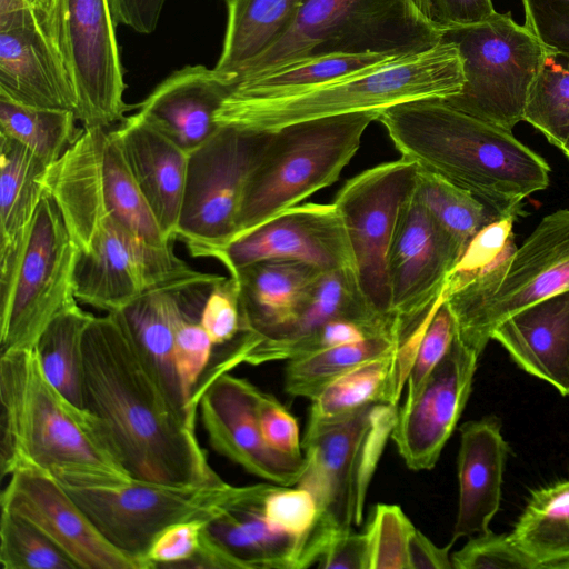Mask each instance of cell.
Masks as SVG:
<instances>
[{
  "mask_svg": "<svg viewBox=\"0 0 569 569\" xmlns=\"http://www.w3.org/2000/svg\"><path fill=\"white\" fill-rule=\"evenodd\" d=\"M84 409L134 480L176 486L223 481L196 432L197 413L170 395L117 312L93 317L83 336Z\"/></svg>",
  "mask_w": 569,
  "mask_h": 569,
  "instance_id": "obj_1",
  "label": "cell"
},
{
  "mask_svg": "<svg viewBox=\"0 0 569 569\" xmlns=\"http://www.w3.org/2000/svg\"><path fill=\"white\" fill-rule=\"evenodd\" d=\"M401 157L469 191L500 217L516 218L521 201L545 190L550 167L511 131L452 107L419 99L377 117Z\"/></svg>",
  "mask_w": 569,
  "mask_h": 569,
  "instance_id": "obj_2",
  "label": "cell"
},
{
  "mask_svg": "<svg viewBox=\"0 0 569 569\" xmlns=\"http://www.w3.org/2000/svg\"><path fill=\"white\" fill-rule=\"evenodd\" d=\"M46 186L78 249L73 273L77 300L114 312L153 288L200 272L174 253L173 243L154 246L144 241L106 206L86 128L49 167Z\"/></svg>",
  "mask_w": 569,
  "mask_h": 569,
  "instance_id": "obj_3",
  "label": "cell"
},
{
  "mask_svg": "<svg viewBox=\"0 0 569 569\" xmlns=\"http://www.w3.org/2000/svg\"><path fill=\"white\" fill-rule=\"evenodd\" d=\"M0 401L2 478L33 466L63 486L132 480L98 420L49 381L34 348L1 352Z\"/></svg>",
  "mask_w": 569,
  "mask_h": 569,
  "instance_id": "obj_4",
  "label": "cell"
},
{
  "mask_svg": "<svg viewBox=\"0 0 569 569\" xmlns=\"http://www.w3.org/2000/svg\"><path fill=\"white\" fill-rule=\"evenodd\" d=\"M465 82L456 43L442 39L436 46L392 62L272 98L233 93L217 111L218 126L271 132L312 119L380 111L419 99H449Z\"/></svg>",
  "mask_w": 569,
  "mask_h": 569,
  "instance_id": "obj_5",
  "label": "cell"
},
{
  "mask_svg": "<svg viewBox=\"0 0 569 569\" xmlns=\"http://www.w3.org/2000/svg\"><path fill=\"white\" fill-rule=\"evenodd\" d=\"M378 113L312 119L269 132L248 177L232 241L335 183Z\"/></svg>",
  "mask_w": 569,
  "mask_h": 569,
  "instance_id": "obj_6",
  "label": "cell"
},
{
  "mask_svg": "<svg viewBox=\"0 0 569 569\" xmlns=\"http://www.w3.org/2000/svg\"><path fill=\"white\" fill-rule=\"evenodd\" d=\"M569 291V209L547 214L520 247L495 264L453 284L441 299L450 309L457 337L481 356L493 330L521 309Z\"/></svg>",
  "mask_w": 569,
  "mask_h": 569,
  "instance_id": "obj_7",
  "label": "cell"
},
{
  "mask_svg": "<svg viewBox=\"0 0 569 569\" xmlns=\"http://www.w3.org/2000/svg\"><path fill=\"white\" fill-rule=\"evenodd\" d=\"M445 32L413 0H305L291 28L241 71L237 84L308 56L416 54Z\"/></svg>",
  "mask_w": 569,
  "mask_h": 569,
  "instance_id": "obj_8",
  "label": "cell"
},
{
  "mask_svg": "<svg viewBox=\"0 0 569 569\" xmlns=\"http://www.w3.org/2000/svg\"><path fill=\"white\" fill-rule=\"evenodd\" d=\"M78 249L47 191L23 232L0 248V351L32 349L48 325L77 303Z\"/></svg>",
  "mask_w": 569,
  "mask_h": 569,
  "instance_id": "obj_9",
  "label": "cell"
},
{
  "mask_svg": "<svg viewBox=\"0 0 569 569\" xmlns=\"http://www.w3.org/2000/svg\"><path fill=\"white\" fill-rule=\"evenodd\" d=\"M462 60L461 91L446 99L452 107L511 131L523 121L531 84L545 48L510 12L470 26L446 30Z\"/></svg>",
  "mask_w": 569,
  "mask_h": 569,
  "instance_id": "obj_10",
  "label": "cell"
},
{
  "mask_svg": "<svg viewBox=\"0 0 569 569\" xmlns=\"http://www.w3.org/2000/svg\"><path fill=\"white\" fill-rule=\"evenodd\" d=\"M63 487L101 535L138 561L141 569H149L147 553L160 532L183 521H210L228 509L243 490V486L226 481L176 486L134 479Z\"/></svg>",
  "mask_w": 569,
  "mask_h": 569,
  "instance_id": "obj_11",
  "label": "cell"
},
{
  "mask_svg": "<svg viewBox=\"0 0 569 569\" xmlns=\"http://www.w3.org/2000/svg\"><path fill=\"white\" fill-rule=\"evenodd\" d=\"M269 132L218 126L189 153L176 240L194 258H211L233 239L244 187Z\"/></svg>",
  "mask_w": 569,
  "mask_h": 569,
  "instance_id": "obj_12",
  "label": "cell"
},
{
  "mask_svg": "<svg viewBox=\"0 0 569 569\" xmlns=\"http://www.w3.org/2000/svg\"><path fill=\"white\" fill-rule=\"evenodd\" d=\"M418 170L416 162L403 157L377 164L347 180L333 201L348 234L360 290L376 312L391 319L389 253Z\"/></svg>",
  "mask_w": 569,
  "mask_h": 569,
  "instance_id": "obj_13",
  "label": "cell"
},
{
  "mask_svg": "<svg viewBox=\"0 0 569 569\" xmlns=\"http://www.w3.org/2000/svg\"><path fill=\"white\" fill-rule=\"evenodd\" d=\"M78 98L83 128L124 119L126 83L109 0H56L47 18Z\"/></svg>",
  "mask_w": 569,
  "mask_h": 569,
  "instance_id": "obj_14",
  "label": "cell"
},
{
  "mask_svg": "<svg viewBox=\"0 0 569 569\" xmlns=\"http://www.w3.org/2000/svg\"><path fill=\"white\" fill-rule=\"evenodd\" d=\"M462 252L438 227L413 189L403 204L388 260L391 316L399 348L426 329Z\"/></svg>",
  "mask_w": 569,
  "mask_h": 569,
  "instance_id": "obj_15",
  "label": "cell"
},
{
  "mask_svg": "<svg viewBox=\"0 0 569 569\" xmlns=\"http://www.w3.org/2000/svg\"><path fill=\"white\" fill-rule=\"evenodd\" d=\"M261 390L244 378L221 373L193 396L210 446L246 471L280 486H295L307 466L272 450L263 439L258 400Z\"/></svg>",
  "mask_w": 569,
  "mask_h": 569,
  "instance_id": "obj_16",
  "label": "cell"
},
{
  "mask_svg": "<svg viewBox=\"0 0 569 569\" xmlns=\"http://www.w3.org/2000/svg\"><path fill=\"white\" fill-rule=\"evenodd\" d=\"M272 485L243 486L238 499L207 522L198 556L201 568L305 569L318 562L327 545L269 526L263 502Z\"/></svg>",
  "mask_w": 569,
  "mask_h": 569,
  "instance_id": "obj_17",
  "label": "cell"
},
{
  "mask_svg": "<svg viewBox=\"0 0 569 569\" xmlns=\"http://www.w3.org/2000/svg\"><path fill=\"white\" fill-rule=\"evenodd\" d=\"M47 18L26 0H0V93L78 118L77 93Z\"/></svg>",
  "mask_w": 569,
  "mask_h": 569,
  "instance_id": "obj_18",
  "label": "cell"
},
{
  "mask_svg": "<svg viewBox=\"0 0 569 569\" xmlns=\"http://www.w3.org/2000/svg\"><path fill=\"white\" fill-rule=\"evenodd\" d=\"M1 492L2 510L13 512L48 537L79 569H141L112 546L50 472L20 466Z\"/></svg>",
  "mask_w": 569,
  "mask_h": 569,
  "instance_id": "obj_19",
  "label": "cell"
},
{
  "mask_svg": "<svg viewBox=\"0 0 569 569\" xmlns=\"http://www.w3.org/2000/svg\"><path fill=\"white\" fill-rule=\"evenodd\" d=\"M213 259L229 274L271 259L300 261L322 271H356L348 234L333 202L291 207L229 243Z\"/></svg>",
  "mask_w": 569,
  "mask_h": 569,
  "instance_id": "obj_20",
  "label": "cell"
},
{
  "mask_svg": "<svg viewBox=\"0 0 569 569\" xmlns=\"http://www.w3.org/2000/svg\"><path fill=\"white\" fill-rule=\"evenodd\" d=\"M479 358L456 337L419 395L398 409L390 438L409 469L436 466L467 405Z\"/></svg>",
  "mask_w": 569,
  "mask_h": 569,
  "instance_id": "obj_21",
  "label": "cell"
},
{
  "mask_svg": "<svg viewBox=\"0 0 569 569\" xmlns=\"http://www.w3.org/2000/svg\"><path fill=\"white\" fill-rule=\"evenodd\" d=\"M221 277L199 272L153 288L114 311L122 318L172 398L193 413L197 411L187 406L176 370V333L186 318L201 315L210 290Z\"/></svg>",
  "mask_w": 569,
  "mask_h": 569,
  "instance_id": "obj_22",
  "label": "cell"
},
{
  "mask_svg": "<svg viewBox=\"0 0 569 569\" xmlns=\"http://www.w3.org/2000/svg\"><path fill=\"white\" fill-rule=\"evenodd\" d=\"M373 406L301 441L307 466L296 485L312 493L323 518L340 532L356 526L358 458Z\"/></svg>",
  "mask_w": 569,
  "mask_h": 569,
  "instance_id": "obj_23",
  "label": "cell"
},
{
  "mask_svg": "<svg viewBox=\"0 0 569 569\" xmlns=\"http://www.w3.org/2000/svg\"><path fill=\"white\" fill-rule=\"evenodd\" d=\"M234 87L214 69L186 66L159 83L137 113L190 153L218 129L217 111Z\"/></svg>",
  "mask_w": 569,
  "mask_h": 569,
  "instance_id": "obj_24",
  "label": "cell"
},
{
  "mask_svg": "<svg viewBox=\"0 0 569 569\" xmlns=\"http://www.w3.org/2000/svg\"><path fill=\"white\" fill-rule=\"evenodd\" d=\"M111 131L162 234L176 241L189 152L138 113L124 118Z\"/></svg>",
  "mask_w": 569,
  "mask_h": 569,
  "instance_id": "obj_25",
  "label": "cell"
},
{
  "mask_svg": "<svg viewBox=\"0 0 569 569\" xmlns=\"http://www.w3.org/2000/svg\"><path fill=\"white\" fill-rule=\"evenodd\" d=\"M323 272L300 261L271 259L250 263L229 274L238 282L242 333L251 335L253 345L286 336Z\"/></svg>",
  "mask_w": 569,
  "mask_h": 569,
  "instance_id": "obj_26",
  "label": "cell"
},
{
  "mask_svg": "<svg viewBox=\"0 0 569 569\" xmlns=\"http://www.w3.org/2000/svg\"><path fill=\"white\" fill-rule=\"evenodd\" d=\"M457 470L459 499L451 540L490 531L499 511L509 446L496 417L465 422L460 429Z\"/></svg>",
  "mask_w": 569,
  "mask_h": 569,
  "instance_id": "obj_27",
  "label": "cell"
},
{
  "mask_svg": "<svg viewBox=\"0 0 569 569\" xmlns=\"http://www.w3.org/2000/svg\"><path fill=\"white\" fill-rule=\"evenodd\" d=\"M523 371L569 397V291L530 305L492 332Z\"/></svg>",
  "mask_w": 569,
  "mask_h": 569,
  "instance_id": "obj_28",
  "label": "cell"
},
{
  "mask_svg": "<svg viewBox=\"0 0 569 569\" xmlns=\"http://www.w3.org/2000/svg\"><path fill=\"white\" fill-rule=\"evenodd\" d=\"M339 318L387 326L398 335L393 319L376 312L363 297L353 269L325 271L291 330L278 339H266L241 352L236 365L258 366L269 362L270 356L279 348L291 343L322 325Z\"/></svg>",
  "mask_w": 569,
  "mask_h": 569,
  "instance_id": "obj_29",
  "label": "cell"
},
{
  "mask_svg": "<svg viewBox=\"0 0 569 569\" xmlns=\"http://www.w3.org/2000/svg\"><path fill=\"white\" fill-rule=\"evenodd\" d=\"M303 1L226 0V34L213 69L237 84L241 71L291 28Z\"/></svg>",
  "mask_w": 569,
  "mask_h": 569,
  "instance_id": "obj_30",
  "label": "cell"
},
{
  "mask_svg": "<svg viewBox=\"0 0 569 569\" xmlns=\"http://www.w3.org/2000/svg\"><path fill=\"white\" fill-rule=\"evenodd\" d=\"M397 351L355 367L327 385L312 400L303 438L342 422L377 403L397 406Z\"/></svg>",
  "mask_w": 569,
  "mask_h": 569,
  "instance_id": "obj_31",
  "label": "cell"
},
{
  "mask_svg": "<svg viewBox=\"0 0 569 569\" xmlns=\"http://www.w3.org/2000/svg\"><path fill=\"white\" fill-rule=\"evenodd\" d=\"M509 535L537 569H569V479L531 491Z\"/></svg>",
  "mask_w": 569,
  "mask_h": 569,
  "instance_id": "obj_32",
  "label": "cell"
},
{
  "mask_svg": "<svg viewBox=\"0 0 569 569\" xmlns=\"http://www.w3.org/2000/svg\"><path fill=\"white\" fill-rule=\"evenodd\" d=\"M49 170L27 147L0 133V248L13 243L47 193Z\"/></svg>",
  "mask_w": 569,
  "mask_h": 569,
  "instance_id": "obj_33",
  "label": "cell"
},
{
  "mask_svg": "<svg viewBox=\"0 0 569 569\" xmlns=\"http://www.w3.org/2000/svg\"><path fill=\"white\" fill-rule=\"evenodd\" d=\"M406 57V56H403ZM401 58L379 53H327L300 58L236 84L232 92L251 98H272L382 66Z\"/></svg>",
  "mask_w": 569,
  "mask_h": 569,
  "instance_id": "obj_34",
  "label": "cell"
},
{
  "mask_svg": "<svg viewBox=\"0 0 569 569\" xmlns=\"http://www.w3.org/2000/svg\"><path fill=\"white\" fill-rule=\"evenodd\" d=\"M93 317L76 305L58 315L34 346L49 381L83 409V336Z\"/></svg>",
  "mask_w": 569,
  "mask_h": 569,
  "instance_id": "obj_35",
  "label": "cell"
},
{
  "mask_svg": "<svg viewBox=\"0 0 569 569\" xmlns=\"http://www.w3.org/2000/svg\"><path fill=\"white\" fill-rule=\"evenodd\" d=\"M77 121L72 111L26 106L0 93V133L27 147L49 167L82 134Z\"/></svg>",
  "mask_w": 569,
  "mask_h": 569,
  "instance_id": "obj_36",
  "label": "cell"
},
{
  "mask_svg": "<svg viewBox=\"0 0 569 569\" xmlns=\"http://www.w3.org/2000/svg\"><path fill=\"white\" fill-rule=\"evenodd\" d=\"M398 348L395 337L379 336L288 360L284 390L293 397L312 400L338 377Z\"/></svg>",
  "mask_w": 569,
  "mask_h": 569,
  "instance_id": "obj_37",
  "label": "cell"
},
{
  "mask_svg": "<svg viewBox=\"0 0 569 569\" xmlns=\"http://www.w3.org/2000/svg\"><path fill=\"white\" fill-rule=\"evenodd\" d=\"M415 192L438 227L462 251L482 228L500 218L469 191L421 168Z\"/></svg>",
  "mask_w": 569,
  "mask_h": 569,
  "instance_id": "obj_38",
  "label": "cell"
},
{
  "mask_svg": "<svg viewBox=\"0 0 569 569\" xmlns=\"http://www.w3.org/2000/svg\"><path fill=\"white\" fill-rule=\"evenodd\" d=\"M523 121L561 148L569 136V57L546 52L531 84Z\"/></svg>",
  "mask_w": 569,
  "mask_h": 569,
  "instance_id": "obj_39",
  "label": "cell"
},
{
  "mask_svg": "<svg viewBox=\"0 0 569 569\" xmlns=\"http://www.w3.org/2000/svg\"><path fill=\"white\" fill-rule=\"evenodd\" d=\"M0 563L3 569H79L38 528L1 509Z\"/></svg>",
  "mask_w": 569,
  "mask_h": 569,
  "instance_id": "obj_40",
  "label": "cell"
},
{
  "mask_svg": "<svg viewBox=\"0 0 569 569\" xmlns=\"http://www.w3.org/2000/svg\"><path fill=\"white\" fill-rule=\"evenodd\" d=\"M269 526L277 531L298 538L316 539L329 547L341 533L323 518L312 493L296 485H272L263 502Z\"/></svg>",
  "mask_w": 569,
  "mask_h": 569,
  "instance_id": "obj_41",
  "label": "cell"
},
{
  "mask_svg": "<svg viewBox=\"0 0 569 569\" xmlns=\"http://www.w3.org/2000/svg\"><path fill=\"white\" fill-rule=\"evenodd\" d=\"M415 530L398 505H376L365 530L367 569H409L408 547Z\"/></svg>",
  "mask_w": 569,
  "mask_h": 569,
  "instance_id": "obj_42",
  "label": "cell"
},
{
  "mask_svg": "<svg viewBox=\"0 0 569 569\" xmlns=\"http://www.w3.org/2000/svg\"><path fill=\"white\" fill-rule=\"evenodd\" d=\"M456 337L457 326L455 318L448 306L440 298L417 347L407 378L405 402L412 401L419 395L431 372L451 348Z\"/></svg>",
  "mask_w": 569,
  "mask_h": 569,
  "instance_id": "obj_43",
  "label": "cell"
},
{
  "mask_svg": "<svg viewBox=\"0 0 569 569\" xmlns=\"http://www.w3.org/2000/svg\"><path fill=\"white\" fill-rule=\"evenodd\" d=\"M379 336H391L399 342L397 332L390 327L339 318L331 320L309 335L279 348L270 356L269 362L291 360L337 346Z\"/></svg>",
  "mask_w": 569,
  "mask_h": 569,
  "instance_id": "obj_44",
  "label": "cell"
},
{
  "mask_svg": "<svg viewBox=\"0 0 569 569\" xmlns=\"http://www.w3.org/2000/svg\"><path fill=\"white\" fill-rule=\"evenodd\" d=\"M214 345L200 323V316H190L179 326L174 341V363L187 406L198 411L193 396L211 360Z\"/></svg>",
  "mask_w": 569,
  "mask_h": 569,
  "instance_id": "obj_45",
  "label": "cell"
},
{
  "mask_svg": "<svg viewBox=\"0 0 569 569\" xmlns=\"http://www.w3.org/2000/svg\"><path fill=\"white\" fill-rule=\"evenodd\" d=\"M516 218L500 217L482 228L468 243L449 272L445 284L467 280L485 271L513 247L512 226Z\"/></svg>",
  "mask_w": 569,
  "mask_h": 569,
  "instance_id": "obj_46",
  "label": "cell"
},
{
  "mask_svg": "<svg viewBox=\"0 0 569 569\" xmlns=\"http://www.w3.org/2000/svg\"><path fill=\"white\" fill-rule=\"evenodd\" d=\"M451 562L453 569H537L509 533L491 530L469 537L465 546L451 555Z\"/></svg>",
  "mask_w": 569,
  "mask_h": 569,
  "instance_id": "obj_47",
  "label": "cell"
},
{
  "mask_svg": "<svg viewBox=\"0 0 569 569\" xmlns=\"http://www.w3.org/2000/svg\"><path fill=\"white\" fill-rule=\"evenodd\" d=\"M200 323L214 346L234 341L243 332L237 280L222 276L210 290L200 315Z\"/></svg>",
  "mask_w": 569,
  "mask_h": 569,
  "instance_id": "obj_48",
  "label": "cell"
},
{
  "mask_svg": "<svg viewBox=\"0 0 569 569\" xmlns=\"http://www.w3.org/2000/svg\"><path fill=\"white\" fill-rule=\"evenodd\" d=\"M398 415L397 406L389 403L375 405L371 411L370 422L363 436L357 466L356 499L357 519L356 526L362 521L363 507L368 488L388 438L391 437Z\"/></svg>",
  "mask_w": 569,
  "mask_h": 569,
  "instance_id": "obj_49",
  "label": "cell"
},
{
  "mask_svg": "<svg viewBox=\"0 0 569 569\" xmlns=\"http://www.w3.org/2000/svg\"><path fill=\"white\" fill-rule=\"evenodd\" d=\"M525 27L547 52L569 57V0H520Z\"/></svg>",
  "mask_w": 569,
  "mask_h": 569,
  "instance_id": "obj_50",
  "label": "cell"
},
{
  "mask_svg": "<svg viewBox=\"0 0 569 569\" xmlns=\"http://www.w3.org/2000/svg\"><path fill=\"white\" fill-rule=\"evenodd\" d=\"M206 520H190L172 525L153 540L148 553V568L188 567L200 551Z\"/></svg>",
  "mask_w": 569,
  "mask_h": 569,
  "instance_id": "obj_51",
  "label": "cell"
},
{
  "mask_svg": "<svg viewBox=\"0 0 569 569\" xmlns=\"http://www.w3.org/2000/svg\"><path fill=\"white\" fill-rule=\"evenodd\" d=\"M258 417L263 439L272 450L293 458L305 456L296 418L273 395L260 392Z\"/></svg>",
  "mask_w": 569,
  "mask_h": 569,
  "instance_id": "obj_52",
  "label": "cell"
},
{
  "mask_svg": "<svg viewBox=\"0 0 569 569\" xmlns=\"http://www.w3.org/2000/svg\"><path fill=\"white\" fill-rule=\"evenodd\" d=\"M367 553L366 533L349 530L335 537L318 560L317 567L321 569H367Z\"/></svg>",
  "mask_w": 569,
  "mask_h": 569,
  "instance_id": "obj_53",
  "label": "cell"
},
{
  "mask_svg": "<svg viewBox=\"0 0 569 569\" xmlns=\"http://www.w3.org/2000/svg\"><path fill=\"white\" fill-rule=\"evenodd\" d=\"M167 0H109L116 22L143 34L152 33Z\"/></svg>",
  "mask_w": 569,
  "mask_h": 569,
  "instance_id": "obj_54",
  "label": "cell"
},
{
  "mask_svg": "<svg viewBox=\"0 0 569 569\" xmlns=\"http://www.w3.org/2000/svg\"><path fill=\"white\" fill-rule=\"evenodd\" d=\"M438 6L446 30L482 22L497 12L491 0H438Z\"/></svg>",
  "mask_w": 569,
  "mask_h": 569,
  "instance_id": "obj_55",
  "label": "cell"
},
{
  "mask_svg": "<svg viewBox=\"0 0 569 569\" xmlns=\"http://www.w3.org/2000/svg\"><path fill=\"white\" fill-rule=\"evenodd\" d=\"M455 541L445 547L433 543L416 528L409 540V569H452L450 550Z\"/></svg>",
  "mask_w": 569,
  "mask_h": 569,
  "instance_id": "obj_56",
  "label": "cell"
},
{
  "mask_svg": "<svg viewBox=\"0 0 569 569\" xmlns=\"http://www.w3.org/2000/svg\"><path fill=\"white\" fill-rule=\"evenodd\" d=\"M32 8L49 17L56 0H26Z\"/></svg>",
  "mask_w": 569,
  "mask_h": 569,
  "instance_id": "obj_57",
  "label": "cell"
},
{
  "mask_svg": "<svg viewBox=\"0 0 569 569\" xmlns=\"http://www.w3.org/2000/svg\"><path fill=\"white\" fill-rule=\"evenodd\" d=\"M560 150L565 154L566 159L569 161V136L565 143L562 144V147L560 148Z\"/></svg>",
  "mask_w": 569,
  "mask_h": 569,
  "instance_id": "obj_58",
  "label": "cell"
},
{
  "mask_svg": "<svg viewBox=\"0 0 569 569\" xmlns=\"http://www.w3.org/2000/svg\"><path fill=\"white\" fill-rule=\"evenodd\" d=\"M226 1V0H224Z\"/></svg>",
  "mask_w": 569,
  "mask_h": 569,
  "instance_id": "obj_59",
  "label": "cell"
}]
</instances>
